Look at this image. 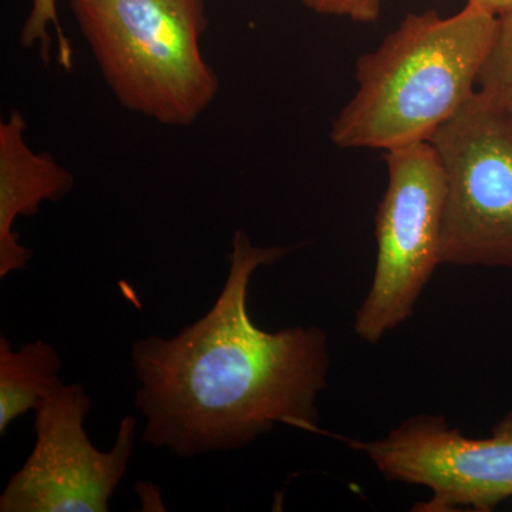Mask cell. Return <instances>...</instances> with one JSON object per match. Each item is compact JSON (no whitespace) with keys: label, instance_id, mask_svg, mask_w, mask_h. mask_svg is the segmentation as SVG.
<instances>
[{"label":"cell","instance_id":"6","mask_svg":"<svg viewBox=\"0 0 512 512\" xmlns=\"http://www.w3.org/2000/svg\"><path fill=\"white\" fill-rule=\"evenodd\" d=\"M348 444L387 481L430 491L413 511L490 512L512 498V412L483 439L466 436L443 416L417 414L382 439Z\"/></svg>","mask_w":512,"mask_h":512},{"label":"cell","instance_id":"1","mask_svg":"<svg viewBox=\"0 0 512 512\" xmlns=\"http://www.w3.org/2000/svg\"><path fill=\"white\" fill-rule=\"evenodd\" d=\"M288 252L256 247L238 229L227 281L210 311L173 338L151 335L134 343L144 444L194 457L242 450L278 424L319 433L328 333L316 325L266 332L248 311L252 276Z\"/></svg>","mask_w":512,"mask_h":512},{"label":"cell","instance_id":"4","mask_svg":"<svg viewBox=\"0 0 512 512\" xmlns=\"http://www.w3.org/2000/svg\"><path fill=\"white\" fill-rule=\"evenodd\" d=\"M387 188L376 214L375 274L353 330L376 345L413 315L440 262L446 174L429 141L383 151Z\"/></svg>","mask_w":512,"mask_h":512},{"label":"cell","instance_id":"9","mask_svg":"<svg viewBox=\"0 0 512 512\" xmlns=\"http://www.w3.org/2000/svg\"><path fill=\"white\" fill-rule=\"evenodd\" d=\"M59 353L43 340L12 349L6 336L0 338V434L10 423L36 410L63 386Z\"/></svg>","mask_w":512,"mask_h":512},{"label":"cell","instance_id":"3","mask_svg":"<svg viewBox=\"0 0 512 512\" xmlns=\"http://www.w3.org/2000/svg\"><path fill=\"white\" fill-rule=\"evenodd\" d=\"M101 76L124 109L173 127L200 119L220 80L205 60L204 0H70Z\"/></svg>","mask_w":512,"mask_h":512},{"label":"cell","instance_id":"11","mask_svg":"<svg viewBox=\"0 0 512 512\" xmlns=\"http://www.w3.org/2000/svg\"><path fill=\"white\" fill-rule=\"evenodd\" d=\"M50 26L55 30L57 57H59L60 66L70 72L73 67V50L69 39L64 35L62 26H60L56 0H33L32 9H30L28 19H26L22 33H20V42H22L25 49H33V47L40 45L43 60L47 62Z\"/></svg>","mask_w":512,"mask_h":512},{"label":"cell","instance_id":"10","mask_svg":"<svg viewBox=\"0 0 512 512\" xmlns=\"http://www.w3.org/2000/svg\"><path fill=\"white\" fill-rule=\"evenodd\" d=\"M477 90L512 124V12L500 18L494 45L478 77Z\"/></svg>","mask_w":512,"mask_h":512},{"label":"cell","instance_id":"12","mask_svg":"<svg viewBox=\"0 0 512 512\" xmlns=\"http://www.w3.org/2000/svg\"><path fill=\"white\" fill-rule=\"evenodd\" d=\"M306 8L319 15L340 16L357 23L379 19L382 0H301Z\"/></svg>","mask_w":512,"mask_h":512},{"label":"cell","instance_id":"7","mask_svg":"<svg viewBox=\"0 0 512 512\" xmlns=\"http://www.w3.org/2000/svg\"><path fill=\"white\" fill-rule=\"evenodd\" d=\"M90 397L63 384L35 410L36 444L0 495V512H107L136 443V417L121 420L110 451L93 446L84 420Z\"/></svg>","mask_w":512,"mask_h":512},{"label":"cell","instance_id":"8","mask_svg":"<svg viewBox=\"0 0 512 512\" xmlns=\"http://www.w3.org/2000/svg\"><path fill=\"white\" fill-rule=\"evenodd\" d=\"M19 110L0 123V278L23 271L32 249L20 244L13 225L32 217L46 201H59L74 187V177L47 153H36L25 140Z\"/></svg>","mask_w":512,"mask_h":512},{"label":"cell","instance_id":"2","mask_svg":"<svg viewBox=\"0 0 512 512\" xmlns=\"http://www.w3.org/2000/svg\"><path fill=\"white\" fill-rule=\"evenodd\" d=\"M498 25L471 2L450 18L407 15L357 60V90L333 121L332 143L387 151L429 141L476 93Z\"/></svg>","mask_w":512,"mask_h":512},{"label":"cell","instance_id":"13","mask_svg":"<svg viewBox=\"0 0 512 512\" xmlns=\"http://www.w3.org/2000/svg\"><path fill=\"white\" fill-rule=\"evenodd\" d=\"M468 2L476 3L480 8L493 13L497 18L512 12V0H468Z\"/></svg>","mask_w":512,"mask_h":512},{"label":"cell","instance_id":"5","mask_svg":"<svg viewBox=\"0 0 512 512\" xmlns=\"http://www.w3.org/2000/svg\"><path fill=\"white\" fill-rule=\"evenodd\" d=\"M429 143L447 184L441 265L512 269V124L476 90Z\"/></svg>","mask_w":512,"mask_h":512}]
</instances>
